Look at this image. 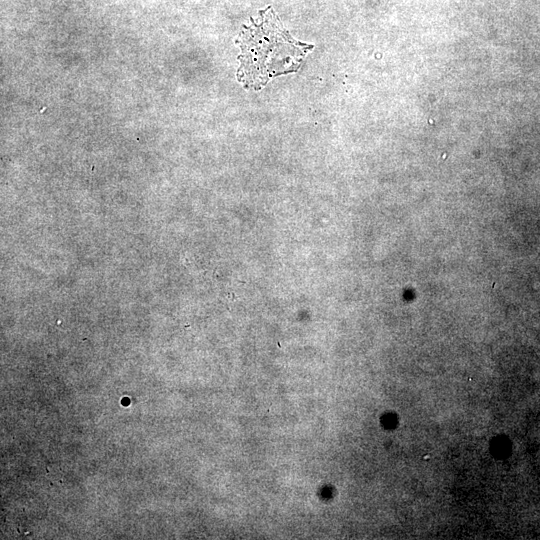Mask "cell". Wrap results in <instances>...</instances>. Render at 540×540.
<instances>
[{
    "instance_id": "1",
    "label": "cell",
    "mask_w": 540,
    "mask_h": 540,
    "mask_svg": "<svg viewBox=\"0 0 540 540\" xmlns=\"http://www.w3.org/2000/svg\"><path fill=\"white\" fill-rule=\"evenodd\" d=\"M240 77L247 86L261 87L274 76L295 71L312 46L295 41L272 11L244 29Z\"/></svg>"
}]
</instances>
